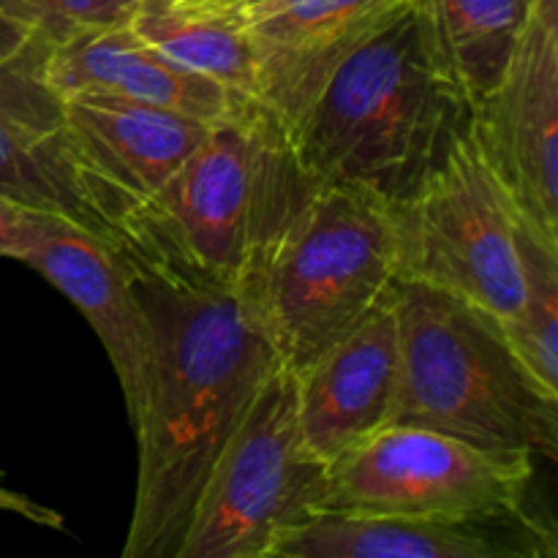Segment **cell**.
I'll return each instance as SVG.
<instances>
[{"label": "cell", "mask_w": 558, "mask_h": 558, "mask_svg": "<svg viewBox=\"0 0 558 558\" xmlns=\"http://www.w3.org/2000/svg\"><path fill=\"white\" fill-rule=\"evenodd\" d=\"M150 341L123 558H174L213 463L281 363L256 294L120 243Z\"/></svg>", "instance_id": "cell-1"}, {"label": "cell", "mask_w": 558, "mask_h": 558, "mask_svg": "<svg viewBox=\"0 0 558 558\" xmlns=\"http://www.w3.org/2000/svg\"><path fill=\"white\" fill-rule=\"evenodd\" d=\"M472 120L474 98L412 5L332 71L289 142L311 178L403 210Z\"/></svg>", "instance_id": "cell-2"}, {"label": "cell", "mask_w": 558, "mask_h": 558, "mask_svg": "<svg viewBox=\"0 0 558 558\" xmlns=\"http://www.w3.org/2000/svg\"><path fill=\"white\" fill-rule=\"evenodd\" d=\"M390 298L401 341L390 425L556 461L558 392L523 365L490 316L417 278H398Z\"/></svg>", "instance_id": "cell-3"}, {"label": "cell", "mask_w": 558, "mask_h": 558, "mask_svg": "<svg viewBox=\"0 0 558 558\" xmlns=\"http://www.w3.org/2000/svg\"><path fill=\"white\" fill-rule=\"evenodd\" d=\"M401 272V210L308 174L267 234L248 289L283 363L303 368L379 308Z\"/></svg>", "instance_id": "cell-4"}, {"label": "cell", "mask_w": 558, "mask_h": 558, "mask_svg": "<svg viewBox=\"0 0 558 558\" xmlns=\"http://www.w3.org/2000/svg\"><path fill=\"white\" fill-rule=\"evenodd\" d=\"M308 172L262 104L210 125L183 167L123 223L140 245L227 283L248 287L270 229Z\"/></svg>", "instance_id": "cell-5"}, {"label": "cell", "mask_w": 558, "mask_h": 558, "mask_svg": "<svg viewBox=\"0 0 558 558\" xmlns=\"http://www.w3.org/2000/svg\"><path fill=\"white\" fill-rule=\"evenodd\" d=\"M330 463L298 417L292 365H276L213 463L174 558H272L278 543L325 510Z\"/></svg>", "instance_id": "cell-6"}, {"label": "cell", "mask_w": 558, "mask_h": 558, "mask_svg": "<svg viewBox=\"0 0 558 558\" xmlns=\"http://www.w3.org/2000/svg\"><path fill=\"white\" fill-rule=\"evenodd\" d=\"M521 213L472 120L417 199L401 210V278L456 294L507 332L526 308Z\"/></svg>", "instance_id": "cell-7"}, {"label": "cell", "mask_w": 558, "mask_h": 558, "mask_svg": "<svg viewBox=\"0 0 558 558\" xmlns=\"http://www.w3.org/2000/svg\"><path fill=\"white\" fill-rule=\"evenodd\" d=\"M537 458L420 425H387L330 466L325 510L407 518H488L529 507ZM322 510V512H325Z\"/></svg>", "instance_id": "cell-8"}, {"label": "cell", "mask_w": 558, "mask_h": 558, "mask_svg": "<svg viewBox=\"0 0 558 558\" xmlns=\"http://www.w3.org/2000/svg\"><path fill=\"white\" fill-rule=\"evenodd\" d=\"M474 125L512 199L558 238V0H534Z\"/></svg>", "instance_id": "cell-9"}, {"label": "cell", "mask_w": 558, "mask_h": 558, "mask_svg": "<svg viewBox=\"0 0 558 558\" xmlns=\"http://www.w3.org/2000/svg\"><path fill=\"white\" fill-rule=\"evenodd\" d=\"M417 0H281L245 20L256 101L292 131L332 71Z\"/></svg>", "instance_id": "cell-10"}, {"label": "cell", "mask_w": 558, "mask_h": 558, "mask_svg": "<svg viewBox=\"0 0 558 558\" xmlns=\"http://www.w3.org/2000/svg\"><path fill=\"white\" fill-rule=\"evenodd\" d=\"M556 529L523 507L488 518H407L325 510L272 558H556Z\"/></svg>", "instance_id": "cell-11"}, {"label": "cell", "mask_w": 558, "mask_h": 558, "mask_svg": "<svg viewBox=\"0 0 558 558\" xmlns=\"http://www.w3.org/2000/svg\"><path fill=\"white\" fill-rule=\"evenodd\" d=\"M392 294V292H390ZM294 371L305 441L336 463L392 423L401 392V341L392 298Z\"/></svg>", "instance_id": "cell-12"}, {"label": "cell", "mask_w": 558, "mask_h": 558, "mask_svg": "<svg viewBox=\"0 0 558 558\" xmlns=\"http://www.w3.org/2000/svg\"><path fill=\"white\" fill-rule=\"evenodd\" d=\"M16 262L47 278L98 336L134 423L145 398L150 341L142 305L131 287L120 243L60 216H44Z\"/></svg>", "instance_id": "cell-13"}, {"label": "cell", "mask_w": 558, "mask_h": 558, "mask_svg": "<svg viewBox=\"0 0 558 558\" xmlns=\"http://www.w3.org/2000/svg\"><path fill=\"white\" fill-rule=\"evenodd\" d=\"M60 98V129L80 161L131 210L163 189L210 134V123L107 93Z\"/></svg>", "instance_id": "cell-14"}, {"label": "cell", "mask_w": 558, "mask_h": 558, "mask_svg": "<svg viewBox=\"0 0 558 558\" xmlns=\"http://www.w3.org/2000/svg\"><path fill=\"white\" fill-rule=\"evenodd\" d=\"M41 76L58 96L107 93L210 125L245 104H256L243 101L210 76L167 63L131 31L129 22L76 33L69 41L49 47L41 60Z\"/></svg>", "instance_id": "cell-15"}, {"label": "cell", "mask_w": 558, "mask_h": 558, "mask_svg": "<svg viewBox=\"0 0 558 558\" xmlns=\"http://www.w3.org/2000/svg\"><path fill=\"white\" fill-rule=\"evenodd\" d=\"M0 196L69 218L112 243H120L131 216V207L80 161L60 125L41 131L0 120Z\"/></svg>", "instance_id": "cell-16"}, {"label": "cell", "mask_w": 558, "mask_h": 558, "mask_svg": "<svg viewBox=\"0 0 558 558\" xmlns=\"http://www.w3.org/2000/svg\"><path fill=\"white\" fill-rule=\"evenodd\" d=\"M534 0H417L474 104L494 87Z\"/></svg>", "instance_id": "cell-17"}, {"label": "cell", "mask_w": 558, "mask_h": 558, "mask_svg": "<svg viewBox=\"0 0 558 558\" xmlns=\"http://www.w3.org/2000/svg\"><path fill=\"white\" fill-rule=\"evenodd\" d=\"M129 27L167 63L210 76L243 101H256L254 54L240 25L180 16L158 0H142L129 16Z\"/></svg>", "instance_id": "cell-18"}, {"label": "cell", "mask_w": 558, "mask_h": 558, "mask_svg": "<svg viewBox=\"0 0 558 558\" xmlns=\"http://www.w3.org/2000/svg\"><path fill=\"white\" fill-rule=\"evenodd\" d=\"M526 308L505 332L510 347L548 390L558 392V238L521 213Z\"/></svg>", "instance_id": "cell-19"}, {"label": "cell", "mask_w": 558, "mask_h": 558, "mask_svg": "<svg viewBox=\"0 0 558 558\" xmlns=\"http://www.w3.org/2000/svg\"><path fill=\"white\" fill-rule=\"evenodd\" d=\"M44 58L0 63V120L31 129H58L63 98L44 82Z\"/></svg>", "instance_id": "cell-20"}, {"label": "cell", "mask_w": 558, "mask_h": 558, "mask_svg": "<svg viewBox=\"0 0 558 558\" xmlns=\"http://www.w3.org/2000/svg\"><path fill=\"white\" fill-rule=\"evenodd\" d=\"M41 20L49 44H63L71 36L98 27L129 22L142 0H25Z\"/></svg>", "instance_id": "cell-21"}, {"label": "cell", "mask_w": 558, "mask_h": 558, "mask_svg": "<svg viewBox=\"0 0 558 558\" xmlns=\"http://www.w3.org/2000/svg\"><path fill=\"white\" fill-rule=\"evenodd\" d=\"M49 47L41 20L25 0H0V63L44 58Z\"/></svg>", "instance_id": "cell-22"}, {"label": "cell", "mask_w": 558, "mask_h": 558, "mask_svg": "<svg viewBox=\"0 0 558 558\" xmlns=\"http://www.w3.org/2000/svg\"><path fill=\"white\" fill-rule=\"evenodd\" d=\"M44 216L47 213H38L9 196H0V256L16 259L33 240V234L38 232Z\"/></svg>", "instance_id": "cell-23"}, {"label": "cell", "mask_w": 558, "mask_h": 558, "mask_svg": "<svg viewBox=\"0 0 558 558\" xmlns=\"http://www.w3.org/2000/svg\"><path fill=\"white\" fill-rule=\"evenodd\" d=\"M0 512H9V515L25 518V521L36 523V526H49V529H60L63 526V515L52 507H44L38 501L27 499V496L14 494L5 485H0Z\"/></svg>", "instance_id": "cell-24"}]
</instances>
